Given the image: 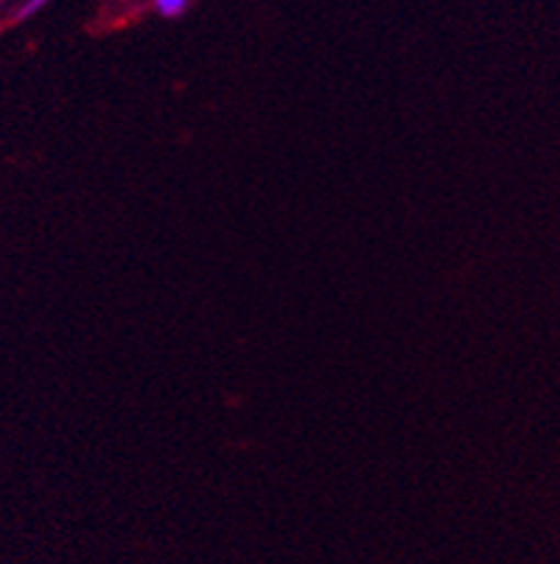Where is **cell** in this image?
Returning a JSON list of instances; mask_svg holds the SVG:
<instances>
[{"label": "cell", "instance_id": "6da1fadb", "mask_svg": "<svg viewBox=\"0 0 560 564\" xmlns=\"http://www.w3.org/2000/svg\"><path fill=\"white\" fill-rule=\"evenodd\" d=\"M188 3H191V0H152L155 12L160 14V18H166V20L182 18V14H186V9H188Z\"/></svg>", "mask_w": 560, "mask_h": 564}, {"label": "cell", "instance_id": "7a4b0ae2", "mask_svg": "<svg viewBox=\"0 0 560 564\" xmlns=\"http://www.w3.org/2000/svg\"><path fill=\"white\" fill-rule=\"evenodd\" d=\"M48 3H51V0H23V3L18 7V14H14V20L34 18V14H37L43 7H48Z\"/></svg>", "mask_w": 560, "mask_h": 564}]
</instances>
